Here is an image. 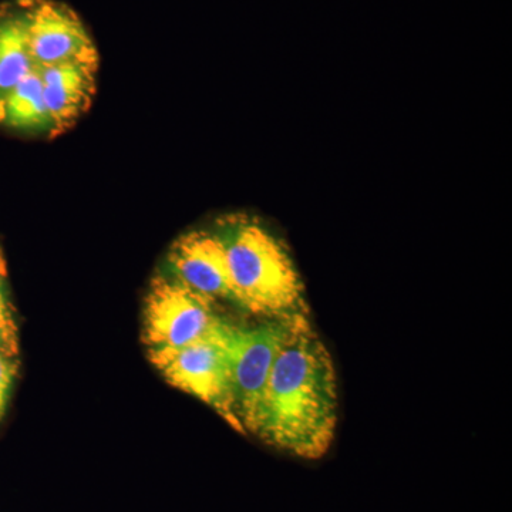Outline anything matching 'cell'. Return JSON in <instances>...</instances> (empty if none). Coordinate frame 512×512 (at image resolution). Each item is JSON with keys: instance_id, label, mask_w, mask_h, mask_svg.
I'll use <instances>...</instances> for the list:
<instances>
[{"instance_id": "6da1fadb", "label": "cell", "mask_w": 512, "mask_h": 512, "mask_svg": "<svg viewBox=\"0 0 512 512\" xmlns=\"http://www.w3.org/2000/svg\"><path fill=\"white\" fill-rule=\"evenodd\" d=\"M338 377L328 348L306 315L289 318L256 436L305 460L328 453L338 427Z\"/></svg>"}, {"instance_id": "7a4b0ae2", "label": "cell", "mask_w": 512, "mask_h": 512, "mask_svg": "<svg viewBox=\"0 0 512 512\" xmlns=\"http://www.w3.org/2000/svg\"><path fill=\"white\" fill-rule=\"evenodd\" d=\"M218 235L227 251L237 305L271 319L306 315L301 276L268 229L252 218L229 217Z\"/></svg>"}, {"instance_id": "3957f363", "label": "cell", "mask_w": 512, "mask_h": 512, "mask_svg": "<svg viewBox=\"0 0 512 512\" xmlns=\"http://www.w3.org/2000/svg\"><path fill=\"white\" fill-rule=\"evenodd\" d=\"M222 320L215 301L177 279L157 276L144 299L143 342L148 356L185 348L210 335Z\"/></svg>"}, {"instance_id": "277c9868", "label": "cell", "mask_w": 512, "mask_h": 512, "mask_svg": "<svg viewBox=\"0 0 512 512\" xmlns=\"http://www.w3.org/2000/svg\"><path fill=\"white\" fill-rule=\"evenodd\" d=\"M232 323L222 320L210 335L174 352L150 357L168 383L197 397L237 427L231 390L228 335Z\"/></svg>"}, {"instance_id": "5b68a950", "label": "cell", "mask_w": 512, "mask_h": 512, "mask_svg": "<svg viewBox=\"0 0 512 512\" xmlns=\"http://www.w3.org/2000/svg\"><path fill=\"white\" fill-rule=\"evenodd\" d=\"M288 322L289 318L272 319L254 328L231 325L229 329L232 403L239 430L258 431L266 386Z\"/></svg>"}, {"instance_id": "8992f818", "label": "cell", "mask_w": 512, "mask_h": 512, "mask_svg": "<svg viewBox=\"0 0 512 512\" xmlns=\"http://www.w3.org/2000/svg\"><path fill=\"white\" fill-rule=\"evenodd\" d=\"M36 69L82 62L99 66L92 36L76 12L56 0H18Z\"/></svg>"}, {"instance_id": "52a82bcc", "label": "cell", "mask_w": 512, "mask_h": 512, "mask_svg": "<svg viewBox=\"0 0 512 512\" xmlns=\"http://www.w3.org/2000/svg\"><path fill=\"white\" fill-rule=\"evenodd\" d=\"M173 278L212 301L235 303L227 251L218 234L192 231L174 242L168 252Z\"/></svg>"}, {"instance_id": "ba28073f", "label": "cell", "mask_w": 512, "mask_h": 512, "mask_svg": "<svg viewBox=\"0 0 512 512\" xmlns=\"http://www.w3.org/2000/svg\"><path fill=\"white\" fill-rule=\"evenodd\" d=\"M97 64L69 62L42 67L43 97L55 134L73 126L96 94Z\"/></svg>"}, {"instance_id": "9c48e42d", "label": "cell", "mask_w": 512, "mask_h": 512, "mask_svg": "<svg viewBox=\"0 0 512 512\" xmlns=\"http://www.w3.org/2000/svg\"><path fill=\"white\" fill-rule=\"evenodd\" d=\"M0 124L25 134H52L39 70H33L0 99Z\"/></svg>"}, {"instance_id": "30bf717a", "label": "cell", "mask_w": 512, "mask_h": 512, "mask_svg": "<svg viewBox=\"0 0 512 512\" xmlns=\"http://www.w3.org/2000/svg\"><path fill=\"white\" fill-rule=\"evenodd\" d=\"M36 70L19 2L0 8V99Z\"/></svg>"}, {"instance_id": "8fae6325", "label": "cell", "mask_w": 512, "mask_h": 512, "mask_svg": "<svg viewBox=\"0 0 512 512\" xmlns=\"http://www.w3.org/2000/svg\"><path fill=\"white\" fill-rule=\"evenodd\" d=\"M0 353L18 356V328L0 279Z\"/></svg>"}, {"instance_id": "7c38bea8", "label": "cell", "mask_w": 512, "mask_h": 512, "mask_svg": "<svg viewBox=\"0 0 512 512\" xmlns=\"http://www.w3.org/2000/svg\"><path fill=\"white\" fill-rule=\"evenodd\" d=\"M16 373H18L16 356L0 353V420L6 412Z\"/></svg>"}, {"instance_id": "4fadbf2b", "label": "cell", "mask_w": 512, "mask_h": 512, "mask_svg": "<svg viewBox=\"0 0 512 512\" xmlns=\"http://www.w3.org/2000/svg\"><path fill=\"white\" fill-rule=\"evenodd\" d=\"M5 275V265H3L2 255H0V279Z\"/></svg>"}]
</instances>
